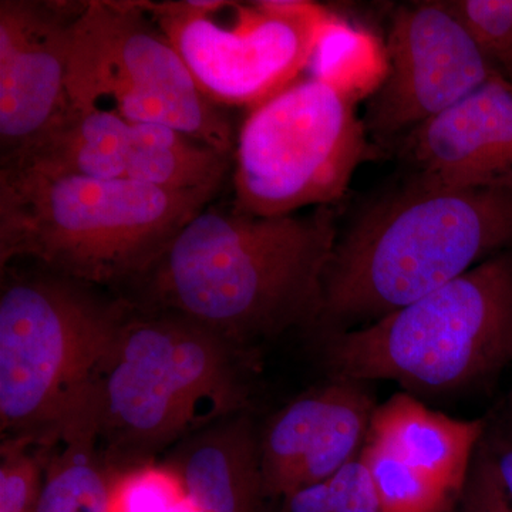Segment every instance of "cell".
I'll return each instance as SVG.
<instances>
[{
  "instance_id": "6da1fadb",
  "label": "cell",
  "mask_w": 512,
  "mask_h": 512,
  "mask_svg": "<svg viewBox=\"0 0 512 512\" xmlns=\"http://www.w3.org/2000/svg\"><path fill=\"white\" fill-rule=\"evenodd\" d=\"M336 241L329 207L255 217L208 205L178 232L146 278L164 311L234 345L318 322Z\"/></svg>"
},
{
  "instance_id": "7a4b0ae2",
  "label": "cell",
  "mask_w": 512,
  "mask_h": 512,
  "mask_svg": "<svg viewBox=\"0 0 512 512\" xmlns=\"http://www.w3.org/2000/svg\"><path fill=\"white\" fill-rule=\"evenodd\" d=\"M512 244V191L410 181L336 241L318 322H373L467 274Z\"/></svg>"
},
{
  "instance_id": "3957f363",
  "label": "cell",
  "mask_w": 512,
  "mask_h": 512,
  "mask_svg": "<svg viewBox=\"0 0 512 512\" xmlns=\"http://www.w3.org/2000/svg\"><path fill=\"white\" fill-rule=\"evenodd\" d=\"M214 197L128 178L47 177L0 167V266L33 259L80 284L146 278Z\"/></svg>"
},
{
  "instance_id": "277c9868",
  "label": "cell",
  "mask_w": 512,
  "mask_h": 512,
  "mask_svg": "<svg viewBox=\"0 0 512 512\" xmlns=\"http://www.w3.org/2000/svg\"><path fill=\"white\" fill-rule=\"evenodd\" d=\"M231 348L177 313L128 311L80 402L111 463L147 461L191 431L237 413L245 389Z\"/></svg>"
},
{
  "instance_id": "5b68a950",
  "label": "cell",
  "mask_w": 512,
  "mask_h": 512,
  "mask_svg": "<svg viewBox=\"0 0 512 512\" xmlns=\"http://www.w3.org/2000/svg\"><path fill=\"white\" fill-rule=\"evenodd\" d=\"M323 349L335 379L394 380L424 392L498 372L512 360V254L360 328L330 332Z\"/></svg>"
},
{
  "instance_id": "8992f818",
  "label": "cell",
  "mask_w": 512,
  "mask_h": 512,
  "mask_svg": "<svg viewBox=\"0 0 512 512\" xmlns=\"http://www.w3.org/2000/svg\"><path fill=\"white\" fill-rule=\"evenodd\" d=\"M55 274L15 276L0 296L3 439L50 447L82 402L128 311Z\"/></svg>"
},
{
  "instance_id": "52a82bcc",
  "label": "cell",
  "mask_w": 512,
  "mask_h": 512,
  "mask_svg": "<svg viewBox=\"0 0 512 512\" xmlns=\"http://www.w3.org/2000/svg\"><path fill=\"white\" fill-rule=\"evenodd\" d=\"M357 100L315 70L252 109L235 146L232 208L285 217L338 202L372 154Z\"/></svg>"
},
{
  "instance_id": "ba28073f",
  "label": "cell",
  "mask_w": 512,
  "mask_h": 512,
  "mask_svg": "<svg viewBox=\"0 0 512 512\" xmlns=\"http://www.w3.org/2000/svg\"><path fill=\"white\" fill-rule=\"evenodd\" d=\"M67 92L74 109L165 124L234 157L231 121L201 92L144 2L87 0L74 23Z\"/></svg>"
},
{
  "instance_id": "9c48e42d",
  "label": "cell",
  "mask_w": 512,
  "mask_h": 512,
  "mask_svg": "<svg viewBox=\"0 0 512 512\" xmlns=\"http://www.w3.org/2000/svg\"><path fill=\"white\" fill-rule=\"evenodd\" d=\"M221 3L144 2L201 92L220 107L255 109L281 93L311 66L326 37L343 22L306 0L234 3V22H221Z\"/></svg>"
},
{
  "instance_id": "30bf717a",
  "label": "cell",
  "mask_w": 512,
  "mask_h": 512,
  "mask_svg": "<svg viewBox=\"0 0 512 512\" xmlns=\"http://www.w3.org/2000/svg\"><path fill=\"white\" fill-rule=\"evenodd\" d=\"M384 53L386 72L363 117L377 138L412 133L497 74L448 2L397 8Z\"/></svg>"
},
{
  "instance_id": "8fae6325",
  "label": "cell",
  "mask_w": 512,
  "mask_h": 512,
  "mask_svg": "<svg viewBox=\"0 0 512 512\" xmlns=\"http://www.w3.org/2000/svg\"><path fill=\"white\" fill-rule=\"evenodd\" d=\"M481 420L434 412L406 393L376 406L360 451L382 512H448L463 495Z\"/></svg>"
},
{
  "instance_id": "7c38bea8",
  "label": "cell",
  "mask_w": 512,
  "mask_h": 512,
  "mask_svg": "<svg viewBox=\"0 0 512 512\" xmlns=\"http://www.w3.org/2000/svg\"><path fill=\"white\" fill-rule=\"evenodd\" d=\"M86 2H0V154L12 160L70 110L74 23Z\"/></svg>"
},
{
  "instance_id": "4fadbf2b",
  "label": "cell",
  "mask_w": 512,
  "mask_h": 512,
  "mask_svg": "<svg viewBox=\"0 0 512 512\" xmlns=\"http://www.w3.org/2000/svg\"><path fill=\"white\" fill-rule=\"evenodd\" d=\"M376 406L362 383L335 379L296 397L259 441L265 497L328 481L359 458Z\"/></svg>"
},
{
  "instance_id": "5bb4252c",
  "label": "cell",
  "mask_w": 512,
  "mask_h": 512,
  "mask_svg": "<svg viewBox=\"0 0 512 512\" xmlns=\"http://www.w3.org/2000/svg\"><path fill=\"white\" fill-rule=\"evenodd\" d=\"M414 180L512 191V83L495 74L407 136Z\"/></svg>"
},
{
  "instance_id": "9a60e30c",
  "label": "cell",
  "mask_w": 512,
  "mask_h": 512,
  "mask_svg": "<svg viewBox=\"0 0 512 512\" xmlns=\"http://www.w3.org/2000/svg\"><path fill=\"white\" fill-rule=\"evenodd\" d=\"M171 464L194 512H261L259 441L244 416L227 417L195 434Z\"/></svg>"
},
{
  "instance_id": "2e32d148",
  "label": "cell",
  "mask_w": 512,
  "mask_h": 512,
  "mask_svg": "<svg viewBox=\"0 0 512 512\" xmlns=\"http://www.w3.org/2000/svg\"><path fill=\"white\" fill-rule=\"evenodd\" d=\"M131 123L106 110H70L35 143L0 167L47 177L126 178Z\"/></svg>"
},
{
  "instance_id": "e0dca14e",
  "label": "cell",
  "mask_w": 512,
  "mask_h": 512,
  "mask_svg": "<svg viewBox=\"0 0 512 512\" xmlns=\"http://www.w3.org/2000/svg\"><path fill=\"white\" fill-rule=\"evenodd\" d=\"M234 157L165 124L131 123L126 178L173 192L217 195Z\"/></svg>"
},
{
  "instance_id": "ac0fdd59",
  "label": "cell",
  "mask_w": 512,
  "mask_h": 512,
  "mask_svg": "<svg viewBox=\"0 0 512 512\" xmlns=\"http://www.w3.org/2000/svg\"><path fill=\"white\" fill-rule=\"evenodd\" d=\"M117 470L80 414L47 447L45 478L36 512H111Z\"/></svg>"
},
{
  "instance_id": "d6986e66",
  "label": "cell",
  "mask_w": 512,
  "mask_h": 512,
  "mask_svg": "<svg viewBox=\"0 0 512 512\" xmlns=\"http://www.w3.org/2000/svg\"><path fill=\"white\" fill-rule=\"evenodd\" d=\"M111 512H194L173 464L141 461L119 467Z\"/></svg>"
},
{
  "instance_id": "ffe728a7",
  "label": "cell",
  "mask_w": 512,
  "mask_h": 512,
  "mask_svg": "<svg viewBox=\"0 0 512 512\" xmlns=\"http://www.w3.org/2000/svg\"><path fill=\"white\" fill-rule=\"evenodd\" d=\"M47 447L28 439H3L0 448V512H36L42 494Z\"/></svg>"
},
{
  "instance_id": "44dd1931",
  "label": "cell",
  "mask_w": 512,
  "mask_h": 512,
  "mask_svg": "<svg viewBox=\"0 0 512 512\" xmlns=\"http://www.w3.org/2000/svg\"><path fill=\"white\" fill-rule=\"evenodd\" d=\"M498 76L512 83V0L448 2Z\"/></svg>"
},
{
  "instance_id": "7402d4cb",
  "label": "cell",
  "mask_w": 512,
  "mask_h": 512,
  "mask_svg": "<svg viewBox=\"0 0 512 512\" xmlns=\"http://www.w3.org/2000/svg\"><path fill=\"white\" fill-rule=\"evenodd\" d=\"M458 504L460 512H512L511 495L484 440L477 448Z\"/></svg>"
},
{
  "instance_id": "603a6c76",
  "label": "cell",
  "mask_w": 512,
  "mask_h": 512,
  "mask_svg": "<svg viewBox=\"0 0 512 512\" xmlns=\"http://www.w3.org/2000/svg\"><path fill=\"white\" fill-rule=\"evenodd\" d=\"M336 512H382L365 464L356 458L329 480Z\"/></svg>"
},
{
  "instance_id": "cb8c5ba5",
  "label": "cell",
  "mask_w": 512,
  "mask_h": 512,
  "mask_svg": "<svg viewBox=\"0 0 512 512\" xmlns=\"http://www.w3.org/2000/svg\"><path fill=\"white\" fill-rule=\"evenodd\" d=\"M285 501L288 512H336L329 480L302 488Z\"/></svg>"
},
{
  "instance_id": "d4e9b609",
  "label": "cell",
  "mask_w": 512,
  "mask_h": 512,
  "mask_svg": "<svg viewBox=\"0 0 512 512\" xmlns=\"http://www.w3.org/2000/svg\"><path fill=\"white\" fill-rule=\"evenodd\" d=\"M511 436H512V434H511Z\"/></svg>"
}]
</instances>
